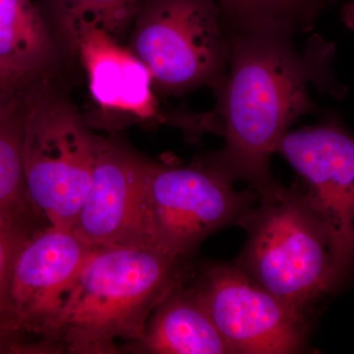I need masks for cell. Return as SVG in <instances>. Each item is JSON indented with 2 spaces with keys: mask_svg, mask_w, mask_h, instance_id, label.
Segmentation results:
<instances>
[{
  "mask_svg": "<svg viewBox=\"0 0 354 354\" xmlns=\"http://www.w3.org/2000/svg\"><path fill=\"white\" fill-rule=\"evenodd\" d=\"M227 79L215 93L214 109L225 146L205 160L234 183L245 181L257 193L271 188L270 160L279 140L305 114L317 111L309 84L344 99L348 88L333 72L335 44L319 35L302 51L291 32L274 30L228 31Z\"/></svg>",
  "mask_w": 354,
  "mask_h": 354,
  "instance_id": "cell-1",
  "label": "cell"
},
{
  "mask_svg": "<svg viewBox=\"0 0 354 354\" xmlns=\"http://www.w3.org/2000/svg\"><path fill=\"white\" fill-rule=\"evenodd\" d=\"M187 261L157 247H95L58 321L55 342L72 354H115L141 339Z\"/></svg>",
  "mask_w": 354,
  "mask_h": 354,
  "instance_id": "cell-2",
  "label": "cell"
},
{
  "mask_svg": "<svg viewBox=\"0 0 354 354\" xmlns=\"http://www.w3.org/2000/svg\"><path fill=\"white\" fill-rule=\"evenodd\" d=\"M247 232L235 265L293 308L307 309L342 285L329 236L299 183H274L239 221Z\"/></svg>",
  "mask_w": 354,
  "mask_h": 354,
  "instance_id": "cell-3",
  "label": "cell"
},
{
  "mask_svg": "<svg viewBox=\"0 0 354 354\" xmlns=\"http://www.w3.org/2000/svg\"><path fill=\"white\" fill-rule=\"evenodd\" d=\"M22 127L30 202L48 225L72 230L90 190L100 136L46 78L26 92Z\"/></svg>",
  "mask_w": 354,
  "mask_h": 354,
  "instance_id": "cell-4",
  "label": "cell"
},
{
  "mask_svg": "<svg viewBox=\"0 0 354 354\" xmlns=\"http://www.w3.org/2000/svg\"><path fill=\"white\" fill-rule=\"evenodd\" d=\"M127 46L162 95L202 87L216 93L227 79L230 34L216 0H143Z\"/></svg>",
  "mask_w": 354,
  "mask_h": 354,
  "instance_id": "cell-5",
  "label": "cell"
},
{
  "mask_svg": "<svg viewBox=\"0 0 354 354\" xmlns=\"http://www.w3.org/2000/svg\"><path fill=\"white\" fill-rule=\"evenodd\" d=\"M234 184L203 157L187 165L150 160L147 198L156 247L188 261L209 235L239 225L258 193Z\"/></svg>",
  "mask_w": 354,
  "mask_h": 354,
  "instance_id": "cell-6",
  "label": "cell"
},
{
  "mask_svg": "<svg viewBox=\"0 0 354 354\" xmlns=\"http://www.w3.org/2000/svg\"><path fill=\"white\" fill-rule=\"evenodd\" d=\"M276 153L299 176L310 208L329 236L342 281L354 264V136L334 113L288 132Z\"/></svg>",
  "mask_w": 354,
  "mask_h": 354,
  "instance_id": "cell-7",
  "label": "cell"
},
{
  "mask_svg": "<svg viewBox=\"0 0 354 354\" xmlns=\"http://www.w3.org/2000/svg\"><path fill=\"white\" fill-rule=\"evenodd\" d=\"M193 288L232 353L293 354L306 346V314L236 265L206 266Z\"/></svg>",
  "mask_w": 354,
  "mask_h": 354,
  "instance_id": "cell-8",
  "label": "cell"
},
{
  "mask_svg": "<svg viewBox=\"0 0 354 354\" xmlns=\"http://www.w3.org/2000/svg\"><path fill=\"white\" fill-rule=\"evenodd\" d=\"M95 248L72 230L50 225L30 236L11 277L9 310L14 332L62 346L55 342L58 321Z\"/></svg>",
  "mask_w": 354,
  "mask_h": 354,
  "instance_id": "cell-9",
  "label": "cell"
},
{
  "mask_svg": "<svg viewBox=\"0 0 354 354\" xmlns=\"http://www.w3.org/2000/svg\"><path fill=\"white\" fill-rule=\"evenodd\" d=\"M64 32L78 53L99 111L85 121L91 129L171 125L174 111L160 109L150 69L127 46L91 23H77Z\"/></svg>",
  "mask_w": 354,
  "mask_h": 354,
  "instance_id": "cell-10",
  "label": "cell"
},
{
  "mask_svg": "<svg viewBox=\"0 0 354 354\" xmlns=\"http://www.w3.org/2000/svg\"><path fill=\"white\" fill-rule=\"evenodd\" d=\"M149 162L118 139L100 136L74 234L95 247H156L147 198Z\"/></svg>",
  "mask_w": 354,
  "mask_h": 354,
  "instance_id": "cell-11",
  "label": "cell"
},
{
  "mask_svg": "<svg viewBox=\"0 0 354 354\" xmlns=\"http://www.w3.org/2000/svg\"><path fill=\"white\" fill-rule=\"evenodd\" d=\"M185 277L153 309L141 339L122 351L150 354H232Z\"/></svg>",
  "mask_w": 354,
  "mask_h": 354,
  "instance_id": "cell-12",
  "label": "cell"
},
{
  "mask_svg": "<svg viewBox=\"0 0 354 354\" xmlns=\"http://www.w3.org/2000/svg\"><path fill=\"white\" fill-rule=\"evenodd\" d=\"M55 43L41 9L32 0H0V62L32 81L46 78Z\"/></svg>",
  "mask_w": 354,
  "mask_h": 354,
  "instance_id": "cell-13",
  "label": "cell"
},
{
  "mask_svg": "<svg viewBox=\"0 0 354 354\" xmlns=\"http://www.w3.org/2000/svg\"><path fill=\"white\" fill-rule=\"evenodd\" d=\"M339 0H216L227 31L309 32Z\"/></svg>",
  "mask_w": 354,
  "mask_h": 354,
  "instance_id": "cell-14",
  "label": "cell"
},
{
  "mask_svg": "<svg viewBox=\"0 0 354 354\" xmlns=\"http://www.w3.org/2000/svg\"><path fill=\"white\" fill-rule=\"evenodd\" d=\"M32 213L37 212L30 202L26 188L21 104L17 109L0 118V214Z\"/></svg>",
  "mask_w": 354,
  "mask_h": 354,
  "instance_id": "cell-15",
  "label": "cell"
},
{
  "mask_svg": "<svg viewBox=\"0 0 354 354\" xmlns=\"http://www.w3.org/2000/svg\"><path fill=\"white\" fill-rule=\"evenodd\" d=\"M62 30L91 23L120 41L131 29L143 0H50Z\"/></svg>",
  "mask_w": 354,
  "mask_h": 354,
  "instance_id": "cell-16",
  "label": "cell"
},
{
  "mask_svg": "<svg viewBox=\"0 0 354 354\" xmlns=\"http://www.w3.org/2000/svg\"><path fill=\"white\" fill-rule=\"evenodd\" d=\"M39 218H43L37 213L0 214V326L11 332L14 330L11 327L9 290L13 267L26 241L36 230L44 227L39 225Z\"/></svg>",
  "mask_w": 354,
  "mask_h": 354,
  "instance_id": "cell-17",
  "label": "cell"
},
{
  "mask_svg": "<svg viewBox=\"0 0 354 354\" xmlns=\"http://www.w3.org/2000/svg\"><path fill=\"white\" fill-rule=\"evenodd\" d=\"M35 82L0 62V118L20 106L26 92Z\"/></svg>",
  "mask_w": 354,
  "mask_h": 354,
  "instance_id": "cell-18",
  "label": "cell"
},
{
  "mask_svg": "<svg viewBox=\"0 0 354 354\" xmlns=\"http://www.w3.org/2000/svg\"><path fill=\"white\" fill-rule=\"evenodd\" d=\"M21 335L0 326V354H48L50 351L44 342H26Z\"/></svg>",
  "mask_w": 354,
  "mask_h": 354,
  "instance_id": "cell-19",
  "label": "cell"
},
{
  "mask_svg": "<svg viewBox=\"0 0 354 354\" xmlns=\"http://www.w3.org/2000/svg\"><path fill=\"white\" fill-rule=\"evenodd\" d=\"M342 19L348 29L354 31V0L342 6Z\"/></svg>",
  "mask_w": 354,
  "mask_h": 354,
  "instance_id": "cell-20",
  "label": "cell"
}]
</instances>
